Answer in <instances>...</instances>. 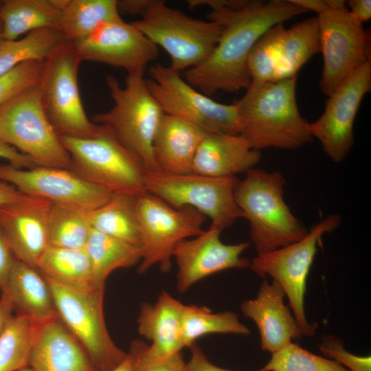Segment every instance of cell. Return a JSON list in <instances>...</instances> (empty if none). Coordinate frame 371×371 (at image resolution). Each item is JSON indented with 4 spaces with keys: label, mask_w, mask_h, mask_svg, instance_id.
<instances>
[{
    "label": "cell",
    "mask_w": 371,
    "mask_h": 371,
    "mask_svg": "<svg viewBox=\"0 0 371 371\" xmlns=\"http://www.w3.org/2000/svg\"><path fill=\"white\" fill-rule=\"evenodd\" d=\"M81 60L71 41L63 39L44 60L38 83L44 111L59 136H93L99 125L84 109L78 84Z\"/></svg>",
    "instance_id": "obj_7"
},
{
    "label": "cell",
    "mask_w": 371,
    "mask_h": 371,
    "mask_svg": "<svg viewBox=\"0 0 371 371\" xmlns=\"http://www.w3.org/2000/svg\"><path fill=\"white\" fill-rule=\"evenodd\" d=\"M110 371H133L131 361L128 354V357L122 363H121L117 367Z\"/></svg>",
    "instance_id": "obj_49"
},
{
    "label": "cell",
    "mask_w": 371,
    "mask_h": 371,
    "mask_svg": "<svg viewBox=\"0 0 371 371\" xmlns=\"http://www.w3.org/2000/svg\"><path fill=\"white\" fill-rule=\"evenodd\" d=\"M0 180L14 186L24 194L87 212L103 205L113 194L72 170L60 168H18L3 164L0 165Z\"/></svg>",
    "instance_id": "obj_16"
},
{
    "label": "cell",
    "mask_w": 371,
    "mask_h": 371,
    "mask_svg": "<svg viewBox=\"0 0 371 371\" xmlns=\"http://www.w3.org/2000/svg\"><path fill=\"white\" fill-rule=\"evenodd\" d=\"M52 203L26 195L0 207V229L16 258L37 268L49 246L48 217Z\"/></svg>",
    "instance_id": "obj_19"
},
{
    "label": "cell",
    "mask_w": 371,
    "mask_h": 371,
    "mask_svg": "<svg viewBox=\"0 0 371 371\" xmlns=\"http://www.w3.org/2000/svg\"><path fill=\"white\" fill-rule=\"evenodd\" d=\"M238 182L236 176L214 177L193 172L156 170L147 171L145 189L174 207L196 209L223 231L243 218L234 196Z\"/></svg>",
    "instance_id": "obj_9"
},
{
    "label": "cell",
    "mask_w": 371,
    "mask_h": 371,
    "mask_svg": "<svg viewBox=\"0 0 371 371\" xmlns=\"http://www.w3.org/2000/svg\"><path fill=\"white\" fill-rule=\"evenodd\" d=\"M64 39L58 28L32 31L20 39L0 44V76L30 61H44Z\"/></svg>",
    "instance_id": "obj_32"
},
{
    "label": "cell",
    "mask_w": 371,
    "mask_h": 371,
    "mask_svg": "<svg viewBox=\"0 0 371 371\" xmlns=\"http://www.w3.org/2000/svg\"><path fill=\"white\" fill-rule=\"evenodd\" d=\"M133 371H185L186 363L181 352L166 357H157L148 350V345L135 339L128 353Z\"/></svg>",
    "instance_id": "obj_39"
},
{
    "label": "cell",
    "mask_w": 371,
    "mask_h": 371,
    "mask_svg": "<svg viewBox=\"0 0 371 371\" xmlns=\"http://www.w3.org/2000/svg\"><path fill=\"white\" fill-rule=\"evenodd\" d=\"M189 348L191 350V357L189 361L186 363V371H232L212 363L196 343ZM256 371H264V370L262 368Z\"/></svg>",
    "instance_id": "obj_42"
},
{
    "label": "cell",
    "mask_w": 371,
    "mask_h": 371,
    "mask_svg": "<svg viewBox=\"0 0 371 371\" xmlns=\"http://www.w3.org/2000/svg\"><path fill=\"white\" fill-rule=\"evenodd\" d=\"M72 43L82 62L122 68L127 74L144 72L159 52V47L122 18L104 22L86 36Z\"/></svg>",
    "instance_id": "obj_17"
},
{
    "label": "cell",
    "mask_w": 371,
    "mask_h": 371,
    "mask_svg": "<svg viewBox=\"0 0 371 371\" xmlns=\"http://www.w3.org/2000/svg\"><path fill=\"white\" fill-rule=\"evenodd\" d=\"M284 296L277 282L269 284L265 280L256 297L240 305L244 315L252 319L258 328L261 348L271 354L303 336L293 313L284 304Z\"/></svg>",
    "instance_id": "obj_21"
},
{
    "label": "cell",
    "mask_w": 371,
    "mask_h": 371,
    "mask_svg": "<svg viewBox=\"0 0 371 371\" xmlns=\"http://www.w3.org/2000/svg\"><path fill=\"white\" fill-rule=\"evenodd\" d=\"M340 224L341 217L330 214L315 224L301 240L258 254L250 261L249 268L254 273L263 278L269 276L282 288L303 336H313L317 329L316 324L308 322L304 310L306 280L317 246L324 234L334 231Z\"/></svg>",
    "instance_id": "obj_10"
},
{
    "label": "cell",
    "mask_w": 371,
    "mask_h": 371,
    "mask_svg": "<svg viewBox=\"0 0 371 371\" xmlns=\"http://www.w3.org/2000/svg\"><path fill=\"white\" fill-rule=\"evenodd\" d=\"M323 68L322 92L328 97L355 70L370 60L369 36L346 7L317 16Z\"/></svg>",
    "instance_id": "obj_14"
},
{
    "label": "cell",
    "mask_w": 371,
    "mask_h": 371,
    "mask_svg": "<svg viewBox=\"0 0 371 371\" xmlns=\"http://www.w3.org/2000/svg\"><path fill=\"white\" fill-rule=\"evenodd\" d=\"M36 269L46 279L68 288L80 290L98 288L85 249L49 246Z\"/></svg>",
    "instance_id": "obj_28"
},
{
    "label": "cell",
    "mask_w": 371,
    "mask_h": 371,
    "mask_svg": "<svg viewBox=\"0 0 371 371\" xmlns=\"http://www.w3.org/2000/svg\"><path fill=\"white\" fill-rule=\"evenodd\" d=\"M85 250L89 258L94 284L104 288L110 273L141 261L142 248L92 229Z\"/></svg>",
    "instance_id": "obj_29"
},
{
    "label": "cell",
    "mask_w": 371,
    "mask_h": 371,
    "mask_svg": "<svg viewBox=\"0 0 371 371\" xmlns=\"http://www.w3.org/2000/svg\"><path fill=\"white\" fill-rule=\"evenodd\" d=\"M87 212L52 203L48 217L49 246L85 249L92 230Z\"/></svg>",
    "instance_id": "obj_34"
},
{
    "label": "cell",
    "mask_w": 371,
    "mask_h": 371,
    "mask_svg": "<svg viewBox=\"0 0 371 371\" xmlns=\"http://www.w3.org/2000/svg\"><path fill=\"white\" fill-rule=\"evenodd\" d=\"M183 305L163 291L154 304L144 302L137 318L139 333L150 340L149 352L157 357L179 352L182 340L181 314Z\"/></svg>",
    "instance_id": "obj_24"
},
{
    "label": "cell",
    "mask_w": 371,
    "mask_h": 371,
    "mask_svg": "<svg viewBox=\"0 0 371 371\" xmlns=\"http://www.w3.org/2000/svg\"><path fill=\"white\" fill-rule=\"evenodd\" d=\"M0 139L37 166L71 168L69 154L43 108L38 85L0 106Z\"/></svg>",
    "instance_id": "obj_8"
},
{
    "label": "cell",
    "mask_w": 371,
    "mask_h": 371,
    "mask_svg": "<svg viewBox=\"0 0 371 371\" xmlns=\"http://www.w3.org/2000/svg\"><path fill=\"white\" fill-rule=\"evenodd\" d=\"M17 259L0 229V289L2 291Z\"/></svg>",
    "instance_id": "obj_41"
},
{
    "label": "cell",
    "mask_w": 371,
    "mask_h": 371,
    "mask_svg": "<svg viewBox=\"0 0 371 371\" xmlns=\"http://www.w3.org/2000/svg\"><path fill=\"white\" fill-rule=\"evenodd\" d=\"M349 12L359 23H363L371 18L370 0H350L346 2Z\"/></svg>",
    "instance_id": "obj_44"
},
{
    "label": "cell",
    "mask_w": 371,
    "mask_h": 371,
    "mask_svg": "<svg viewBox=\"0 0 371 371\" xmlns=\"http://www.w3.org/2000/svg\"><path fill=\"white\" fill-rule=\"evenodd\" d=\"M136 205L142 250L137 271L143 274L158 265L167 273L177 244L203 233L206 216L192 207H174L146 191L137 196Z\"/></svg>",
    "instance_id": "obj_11"
},
{
    "label": "cell",
    "mask_w": 371,
    "mask_h": 371,
    "mask_svg": "<svg viewBox=\"0 0 371 371\" xmlns=\"http://www.w3.org/2000/svg\"><path fill=\"white\" fill-rule=\"evenodd\" d=\"M0 158L8 161V164L18 168H32L37 166L25 155L0 139Z\"/></svg>",
    "instance_id": "obj_43"
},
{
    "label": "cell",
    "mask_w": 371,
    "mask_h": 371,
    "mask_svg": "<svg viewBox=\"0 0 371 371\" xmlns=\"http://www.w3.org/2000/svg\"><path fill=\"white\" fill-rule=\"evenodd\" d=\"M182 340L190 347L200 337L210 333H233L248 335L250 330L230 311L212 313L205 306L183 305L181 314Z\"/></svg>",
    "instance_id": "obj_33"
},
{
    "label": "cell",
    "mask_w": 371,
    "mask_h": 371,
    "mask_svg": "<svg viewBox=\"0 0 371 371\" xmlns=\"http://www.w3.org/2000/svg\"><path fill=\"white\" fill-rule=\"evenodd\" d=\"M285 29L283 23L271 27L253 46L247 63V71L251 82L276 81L280 47Z\"/></svg>",
    "instance_id": "obj_36"
},
{
    "label": "cell",
    "mask_w": 371,
    "mask_h": 371,
    "mask_svg": "<svg viewBox=\"0 0 371 371\" xmlns=\"http://www.w3.org/2000/svg\"><path fill=\"white\" fill-rule=\"evenodd\" d=\"M25 196L14 186L0 180V207L16 201Z\"/></svg>",
    "instance_id": "obj_46"
},
{
    "label": "cell",
    "mask_w": 371,
    "mask_h": 371,
    "mask_svg": "<svg viewBox=\"0 0 371 371\" xmlns=\"http://www.w3.org/2000/svg\"><path fill=\"white\" fill-rule=\"evenodd\" d=\"M261 153L240 135L207 133L196 153L192 172L214 177L236 176L254 168Z\"/></svg>",
    "instance_id": "obj_22"
},
{
    "label": "cell",
    "mask_w": 371,
    "mask_h": 371,
    "mask_svg": "<svg viewBox=\"0 0 371 371\" xmlns=\"http://www.w3.org/2000/svg\"><path fill=\"white\" fill-rule=\"evenodd\" d=\"M235 190V201L250 225L257 255L303 238L308 233L284 200L286 179L280 172L251 168Z\"/></svg>",
    "instance_id": "obj_3"
},
{
    "label": "cell",
    "mask_w": 371,
    "mask_h": 371,
    "mask_svg": "<svg viewBox=\"0 0 371 371\" xmlns=\"http://www.w3.org/2000/svg\"><path fill=\"white\" fill-rule=\"evenodd\" d=\"M47 281L58 316L82 345L95 371H110L122 363L128 353L113 342L104 321V288L80 290Z\"/></svg>",
    "instance_id": "obj_12"
},
{
    "label": "cell",
    "mask_w": 371,
    "mask_h": 371,
    "mask_svg": "<svg viewBox=\"0 0 371 371\" xmlns=\"http://www.w3.org/2000/svg\"><path fill=\"white\" fill-rule=\"evenodd\" d=\"M294 4L307 11H314L318 14L330 9L326 0H290Z\"/></svg>",
    "instance_id": "obj_48"
},
{
    "label": "cell",
    "mask_w": 371,
    "mask_h": 371,
    "mask_svg": "<svg viewBox=\"0 0 371 371\" xmlns=\"http://www.w3.org/2000/svg\"><path fill=\"white\" fill-rule=\"evenodd\" d=\"M122 18L117 0H67L60 10L58 30L64 39H80L101 23Z\"/></svg>",
    "instance_id": "obj_31"
},
{
    "label": "cell",
    "mask_w": 371,
    "mask_h": 371,
    "mask_svg": "<svg viewBox=\"0 0 371 371\" xmlns=\"http://www.w3.org/2000/svg\"><path fill=\"white\" fill-rule=\"evenodd\" d=\"M1 1L2 0H0V8H1ZM3 37L2 24H1V19H0V44L3 42Z\"/></svg>",
    "instance_id": "obj_50"
},
{
    "label": "cell",
    "mask_w": 371,
    "mask_h": 371,
    "mask_svg": "<svg viewBox=\"0 0 371 371\" xmlns=\"http://www.w3.org/2000/svg\"><path fill=\"white\" fill-rule=\"evenodd\" d=\"M264 371H350L335 360H330L301 348L293 342L272 354Z\"/></svg>",
    "instance_id": "obj_37"
},
{
    "label": "cell",
    "mask_w": 371,
    "mask_h": 371,
    "mask_svg": "<svg viewBox=\"0 0 371 371\" xmlns=\"http://www.w3.org/2000/svg\"><path fill=\"white\" fill-rule=\"evenodd\" d=\"M2 292L9 297L16 314L27 317L33 323L58 316L47 280L37 269L19 260Z\"/></svg>",
    "instance_id": "obj_25"
},
{
    "label": "cell",
    "mask_w": 371,
    "mask_h": 371,
    "mask_svg": "<svg viewBox=\"0 0 371 371\" xmlns=\"http://www.w3.org/2000/svg\"><path fill=\"white\" fill-rule=\"evenodd\" d=\"M320 52L317 17H311L285 29L280 47L276 81L297 76L301 67Z\"/></svg>",
    "instance_id": "obj_30"
},
{
    "label": "cell",
    "mask_w": 371,
    "mask_h": 371,
    "mask_svg": "<svg viewBox=\"0 0 371 371\" xmlns=\"http://www.w3.org/2000/svg\"><path fill=\"white\" fill-rule=\"evenodd\" d=\"M106 82L113 105L95 114L91 121L110 129L140 158L147 171L158 170L153 144L164 113L148 89L144 72L127 74L124 87L112 75L106 77Z\"/></svg>",
    "instance_id": "obj_4"
},
{
    "label": "cell",
    "mask_w": 371,
    "mask_h": 371,
    "mask_svg": "<svg viewBox=\"0 0 371 371\" xmlns=\"http://www.w3.org/2000/svg\"><path fill=\"white\" fill-rule=\"evenodd\" d=\"M19 371H32L29 367L24 368Z\"/></svg>",
    "instance_id": "obj_51"
},
{
    "label": "cell",
    "mask_w": 371,
    "mask_h": 371,
    "mask_svg": "<svg viewBox=\"0 0 371 371\" xmlns=\"http://www.w3.org/2000/svg\"><path fill=\"white\" fill-rule=\"evenodd\" d=\"M371 89V63L366 62L350 74L329 96L323 113L307 123L312 137L322 144L327 156L341 162L354 144L353 126L360 104Z\"/></svg>",
    "instance_id": "obj_15"
},
{
    "label": "cell",
    "mask_w": 371,
    "mask_h": 371,
    "mask_svg": "<svg viewBox=\"0 0 371 371\" xmlns=\"http://www.w3.org/2000/svg\"><path fill=\"white\" fill-rule=\"evenodd\" d=\"M146 83L165 114L190 122L207 133L239 135L234 103L218 102L199 91L169 66L157 63Z\"/></svg>",
    "instance_id": "obj_13"
},
{
    "label": "cell",
    "mask_w": 371,
    "mask_h": 371,
    "mask_svg": "<svg viewBox=\"0 0 371 371\" xmlns=\"http://www.w3.org/2000/svg\"><path fill=\"white\" fill-rule=\"evenodd\" d=\"M150 1V0H119L117 1V6L120 14L139 15L141 16Z\"/></svg>",
    "instance_id": "obj_45"
},
{
    "label": "cell",
    "mask_w": 371,
    "mask_h": 371,
    "mask_svg": "<svg viewBox=\"0 0 371 371\" xmlns=\"http://www.w3.org/2000/svg\"><path fill=\"white\" fill-rule=\"evenodd\" d=\"M43 61L22 63L0 76V106L21 92L38 85Z\"/></svg>",
    "instance_id": "obj_38"
},
{
    "label": "cell",
    "mask_w": 371,
    "mask_h": 371,
    "mask_svg": "<svg viewBox=\"0 0 371 371\" xmlns=\"http://www.w3.org/2000/svg\"><path fill=\"white\" fill-rule=\"evenodd\" d=\"M221 232L211 224L207 230L193 239H185L177 244L172 258L178 267L179 292H186L196 282L215 273L249 267L250 261L241 257L249 243L225 244L220 238Z\"/></svg>",
    "instance_id": "obj_18"
},
{
    "label": "cell",
    "mask_w": 371,
    "mask_h": 371,
    "mask_svg": "<svg viewBox=\"0 0 371 371\" xmlns=\"http://www.w3.org/2000/svg\"><path fill=\"white\" fill-rule=\"evenodd\" d=\"M33 322L16 314L0 335V371H19L28 367Z\"/></svg>",
    "instance_id": "obj_35"
},
{
    "label": "cell",
    "mask_w": 371,
    "mask_h": 371,
    "mask_svg": "<svg viewBox=\"0 0 371 371\" xmlns=\"http://www.w3.org/2000/svg\"><path fill=\"white\" fill-rule=\"evenodd\" d=\"M185 371H186V369H185Z\"/></svg>",
    "instance_id": "obj_52"
},
{
    "label": "cell",
    "mask_w": 371,
    "mask_h": 371,
    "mask_svg": "<svg viewBox=\"0 0 371 371\" xmlns=\"http://www.w3.org/2000/svg\"><path fill=\"white\" fill-rule=\"evenodd\" d=\"M297 76L269 82H251L234 102L238 133L256 150L296 149L313 139L296 100Z\"/></svg>",
    "instance_id": "obj_2"
},
{
    "label": "cell",
    "mask_w": 371,
    "mask_h": 371,
    "mask_svg": "<svg viewBox=\"0 0 371 371\" xmlns=\"http://www.w3.org/2000/svg\"><path fill=\"white\" fill-rule=\"evenodd\" d=\"M131 24L167 52L169 67L179 73L203 63L222 31L216 22L192 18L160 0H150L141 18Z\"/></svg>",
    "instance_id": "obj_6"
},
{
    "label": "cell",
    "mask_w": 371,
    "mask_h": 371,
    "mask_svg": "<svg viewBox=\"0 0 371 371\" xmlns=\"http://www.w3.org/2000/svg\"><path fill=\"white\" fill-rule=\"evenodd\" d=\"M137 196L113 194L100 207L87 212L92 229L141 247Z\"/></svg>",
    "instance_id": "obj_27"
},
{
    "label": "cell",
    "mask_w": 371,
    "mask_h": 371,
    "mask_svg": "<svg viewBox=\"0 0 371 371\" xmlns=\"http://www.w3.org/2000/svg\"><path fill=\"white\" fill-rule=\"evenodd\" d=\"M318 347L324 355L346 366L350 371H371L370 356L360 357L350 353L344 348L342 341L334 336H325Z\"/></svg>",
    "instance_id": "obj_40"
},
{
    "label": "cell",
    "mask_w": 371,
    "mask_h": 371,
    "mask_svg": "<svg viewBox=\"0 0 371 371\" xmlns=\"http://www.w3.org/2000/svg\"><path fill=\"white\" fill-rule=\"evenodd\" d=\"M28 367L32 371H95L82 345L58 316L33 323Z\"/></svg>",
    "instance_id": "obj_20"
},
{
    "label": "cell",
    "mask_w": 371,
    "mask_h": 371,
    "mask_svg": "<svg viewBox=\"0 0 371 371\" xmlns=\"http://www.w3.org/2000/svg\"><path fill=\"white\" fill-rule=\"evenodd\" d=\"M60 137L70 156V170L85 180L113 194L146 192L147 170L142 161L108 128L99 125L91 137Z\"/></svg>",
    "instance_id": "obj_5"
},
{
    "label": "cell",
    "mask_w": 371,
    "mask_h": 371,
    "mask_svg": "<svg viewBox=\"0 0 371 371\" xmlns=\"http://www.w3.org/2000/svg\"><path fill=\"white\" fill-rule=\"evenodd\" d=\"M60 14L54 0H2L0 19L3 40H16L36 30L58 29Z\"/></svg>",
    "instance_id": "obj_26"
},
{
    "label": "cell",
    "mask_w": 371,
    "mask_h": 371,
    "mask_svg": "<svg viewBox=\"0 0 371 371\" xmlns=\"http://www.w3.org/2000/svg\"><path fill=\"white\" fill-rule=\"evenodd\" d=\"M200 5L212 8L208 20L222 31L210 56L183 78L208 96L247 89L251 83L247 63L256 42L271 27L308 12L290 0H201Z\"/></svg>",
    "instance_id": "obj_1"
},
{
    "label": "cell",
    "mask_w": 371,
    "mask_h": 371,
    "mask_svg": "<svg viewBox=\"0 0 371 371\" xmlns=\"http://www.w3.org/2000/svg\"><path fill=\"white\" fill-rule=\"evenodd\" d=\"M206 133L190 122L164 113L153 144L158 170L168 173L192 172L196 153Z\"/></svg>",
    "instance_id": "obj_23"
},
{
    "label": "cell",
    "mask_w": 371,
    "mask_h": 371,
    "mask_svg": "<svg viewBox=\"0 0 371 371\" xmlns=\"http://www.w3.org/2000/svg\"><path fill=\"white\" fill-rule=\"evenodd\" d=\"M14 311L11 302L8 295L2 292L0 297V335L7 322L13 315Z\"/></svg>",
    "instance_id": "obj_47"
}]
</instances>
